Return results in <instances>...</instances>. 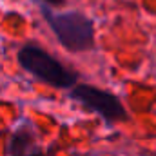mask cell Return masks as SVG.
Returning a JSON list of instances; mask_svg holds the SVG:
<instances>
[{
    "label": "cell",
    "mask_w": 156,
    "mask_h": 156,
    "mask_svg": "<svg viewBox=\"0 0 156 156\" xmlns=\"http://www.w3.org/2000/svg\"><path fill=\"white\" fill-rule=\"evenodd\" d=\"M42 16L64 49L71 53L94 49V24L83 13L75 9L53 11L49 5H42Z\"/></svg>",
    "instance_id": "obj_1"
},
{
    "label": "cell",
    "mask_w": 156,
    "mask_h": 156,
    "mask_svg": "<svg viewBox=\"0 0 156 156\" xmlns=\"http://www.w3.org/2000/svg\"><path fill=\"white\" fill-rule=\"evenodd\" d=\"M18 64L29 75L55 87V89H73L78 83V75L64 66L51 53L37 44H26L18 49Z\"/></svg>",
    "instance_id": "obj_2"
},
{
    "label": "cell",
    "mask_w": 156,
    "mask_h": 156,
    "mask_svg": "<svg viewBox=\"0 0 156 156\" xmlns=\"http://www.w3.org/2000/svg\"><path fill=\"white\" fill-rule=\"evenodd\" d=\"M69 96L71 100L78 102L82 107H85L91 113H96L98 116H102L109 123L127 120V111L123 104L111 91L94 87L91 83H76L69 91Z\"/></svg>",
    "instance_id": "obj_3"
},
{
    "label": "cell",
    "mask_w": 156,
    "mask_h": 156,
    "mask_svg": "<svg viewBox=\"0 0 156 156\" xmlns=\"http://www.w3.org/2000/svg\"><path fill=\"white\" fill-rule=\"evenodd\" d=\"M7 154L9 156H47L40 147L37 140V131L31 122L22 120L18 127L13 131L9 144H7Z\"/></svg>",
    "instance_id": "obj_4"
},
{
    "label": "cell",
    "mask_w": 156,
    "mask_h": 156,
    "mask_svg": "<svg viewBox=\"0 0 156 156\" xmlns=\"http://www.w3.org/2000/svg\"><path fill=\"white\" fill-rule=\"evenodd\" d=\"M38 2H42L44 5H49V7H58V5L66 4V0H38Z\"/></svg>",
    "instance_id": "obj_5"
}]
</instances>
